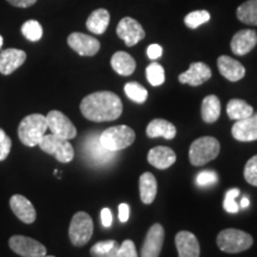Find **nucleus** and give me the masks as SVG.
<instances>
[{
	"instance_id": "22",
	"label": "nucleus",
	"mask_w": 257,
	"mask_h": 257,
	"mask_svg": "<svg viewBox=\"0 0 257 257\" xmlns=\"http://www.w3.org/2000/svg\"><path fill=\"white\" fill-rule=\"evenodd\" d=\"M147 136L150 138L163 137L166 140H173L176 136V127L170 121L157 118L148 124Z\"/></svg>"
},
{
	"instance_id": "36",
	"label": "nucleus",
	"mask_w": 257,
	"mask_h": 257,
	"mask_svg": "<svg viewBox=\"0 0 257 257\" xmlns=\"http://www.w3.org/2000/svg\"><path fill=\"white\" fill-rule=\"evenodd\" d=\"M218 176L212 170H204V172L199 173L197 176V184L200 187H205V186H210L217 184Z\"/></svg>"
},
{
	"instance_id": "29",
	"label": "nucleus",
	"mask_w": 257,
	"mask_h": 257,
	"mask_svg": "<svg viewBox=\"0 0 257 257\" xmlns=\"http://www.w3.org/2000/svg\"><path fill=\"white\" fill-rule=\"evenodd\" d=\"M119 244L115 240H101L91 248L92 257H117Z\"/></svg>"
},
{
	"instance_id": "5",
	"label": "nucleus",
	"mask_w": 257,
	"mask_h": 257,
	"mask_svg": "<svg viewBox=\"0 0 257 257\" xmlns=\"http://www.w3.org/2000/svg\"><path fill=\"white\" fill-rule=\"evenodd\" d=\"M135 131L130 126L126 125H117V126H111L99 136L100 143L106 149L111 152H119L125 148L130 147L135 142Z\"/></svg>"
},
{
	"instance_id": "12",
	"label": "nucleus",
	"mask_w": 257,
	"mask_h": 257,
	"mask_svg": "<svg viewBox=\"0 0 257 257\" xmlns=\"http://www.w3.org/2000/svg\"><path fill=\"white\" fill-rule=\"evenodd\" d=\"M165 240V229L159 223L154 224L144 239L141 257H159Z\"/></svg>"
},
{
	"instance_id": "10",
	"label": "nucleus",
	"mask_w": 257,
	"mask_h": 257,
	"mask_svg": "<svg viewBox=\"0 0 257 257\" xmlns=\"http://www.w3.org/2000/svg\"><path fill=\"white\" fill-rule=\"evenodd\" d=\"M10 248L19 256L41 257L47 255V248L36 239L25 236H12L9 240Z\"/></svg>"
},
{
	"instance_id": "21",
	"label": "nucleus",
	"mask_w": 257,
	"mask_h": 257,
	"mask_svg": "<svg viewBox=\"0 0 257 257\" xmlns=\"http://www.w3.org/2000/svg\"><path fill=\"white\" fill-rule=\"evenodd\" d=\"M176 161V154L174 150L168 147H156L153 148L148 153V162L157 169H167L173 166Z\"/></svg>"
},
{
	"instance_id": "27",
	"label": "nucleus",
	"mask_w": 257,
	"mask_h": 257,
	"mask_svg": "<svg viewBox=\"0 0 257 257\" xmlns=\"http://www.w3.org/2000/svg\"><path fill=\"white\" fill-rule=\"evenodd\" d=\"M226 112L230 119L240 120L246 117H250L253 113V108L251 105H249L248 102L242 100V99H231L227 102Z\"/></svg>"
},
{
	"instance_id": "33",
	"label": "nucleus",
	"mask_w": 257,
	"mask_h": 257,
	"mask_svg": "<svg viewBox=\"0 0 257 257\" xmlns=\"http://www.w3.org/2000/svg\"><path fill=\"white\" fill-rule=\"evenodd\" d=\"M211 19L210 12L206 10H199V11H193L185 17V24L189 29H197L200 25L207 23Z\"/></svg>"
},
{
	"instance_id": "13",
	"label": "nucleus",
	"mask_w": 257,
	"mask_h": 257,
	"mask_svg": "<svg viewBox=\"0 0 257 257\" xmlns=\"http://www.w3.org/2000/svg\"><path fill=\"white\" fill-rule=\"evenodd\" d=\"M68 46L81 56H94L100 49V43L96 38L81 32H73L69 35Z\"/></svg>"
},
{
	"instance_id": "6",
	"label": "nucleus",
	"mask_w": 257,
	"mask_h": 257,
	"mask_svg": "<svg viewBox=\"0 0 257 257\" xmlns=\"http://www.w3.org/2000/svg\"><path fill=\"white\" fill-rule=\"evenodd\" d=\"M93 229V220L91 216L86 212H76L72 218L69 225V239L75 246H83L89 242L92 238Z\"/></svg>"
},
{
	"instance_id": "41",
	"label": "nucleus",
	"mask_w": 257,
	"mask_h": 257,
	"mask_svg": "<svg viewBox=\"0 0 257 257\" xmlns=\"http://www.w3.org/2000/svg\"><path fill=\"white\" fill-rule=\"evenodd\" d=\"M118 210H119V214H118L119 220L121 223H126L128 219V214H130V207H128V205L120 204L119 207H118Z\"/></svg>"
},
{
	"instance_id": "43",
	"label": "nucleus",
	"mask_w": 257,
	"mask_h": 257,
	"mask_svg": "<svg viewBox=\"0 0 257 257\" xmlns=\"http://www.w3.org/2000/svg\"><path fill=\"white\" fill-rule=\"evenodd\" d=\"M249 199L246 198V197H244V198H242V200H240V206L239 207H242V208H246L249 206Z\"/></svg>"
},
{
	"instance_id": "11",
	"label": "nucleus",
	"mask_w": 257,
	"mask_h": 257,
	"mask_svg": "<svg viewBox=\"0 0 257 257\" xmlns=\"http://www.w3.org/2000/svg\"><path fill=\"white\" fill-rule=\"evenodd\" d=\"M118 37L124 41V43L127 47L136 46L138 42H141L146 37V32H144L142 25H141L136 19L131 17H125L119 22L117 25Z\"/></svg>"
},
{
	"instance_id": "32",
	"label": "nucleus",
	"mask_w": 257,
	"mask_h": 257,
	"mask_svg": "<svg viewBox=\"0 0 257 257\" xmlns=\"http://www.w3.org/2000/svg\"><path fill=\"white\" fill-rule=\"evenodd\" d=\"M22 34L27 40L37 42L43 36V29L37 21H28L22 25Z\"/></svg>"
},
{
	"instance_id": "2",
	"label": "nucleus",
	"mask_w": 257,
	"mask_h": 257,
	"mask_svg": "<svg viewBox=\"0 0 257 257\" xmlns=\"http://www.w3.org/2000/svg\"><path fill=\"white\" fill-rule=\"evenodd\" d=\"M48 130L46 115L34 113L27 115L18 126V137L27 147H36Z\"/></svg>"
},
{
	"instance_id": "39",
	"label": "nucleus",
	"mask_w": 257,
	"mask_h": 257,
	"mask_svg": "<svg viewBox=\"0 0 257 257\" xmlns=\"http://www.w3.org/2000/svg\"><path fill=\"white\" fill-rule=\"evenodd\" d=\"M162 47L159 44H150L147 49V55L150 60H157L159 57L162 56Z\"/></svg>"
},
{
	"instance_id": "17",
	"label": "nucleus",
	"mask_w": 257,
	"mask_h": 257,
	"mask_svg": "<svg viewBox=\"0 0 257 257\" xmlns=\"http://www.w3.org/2000/svg\"><path fill=\"white\" fill-rule=\"evenodd\" d=\"M10 206L16 217L25 224H32L36 220V210L31 201L21 194H15L10 199Z\"/></svg>"
},
{
	"instance_id": "37",
	"label": "nucleus",
	"mask_w": 257,
	"mask_h": 257,
	"mask_svg": "<svg viewBox=\"0 0 257 257\" xmlns=\"http://www.w3.org/2000/svg\"><path fill=\"white\" fill-rule=\"evenodd\" d=\"M11 147V138L5 134V131L3 128H0V161H4L10 155Z\"/></svg>"
},
{
	"instance_id": "25",
	"label": "nucleus",
	"mask_w": 257,
	"mask_h": 257,
	"mask_svg": "<svg viewBox=\"0 0 257 257\" xmlns=\"http://www.w3.org/2000/svg\"><path fill=\"white\" fill-rule=\"evenodd\" d=\"M110 24V14L107 10L98 9L93 11L86 21V27L95 35H102Z\"/></svg>"
},
{
	"instance_id": "45",
	"label": "nucleus",
	"mask_w": 257,
	"mask_h": 257,
	"mask_svg": "<svg viewBox=\"0 0 257 257\" xmlns=\"http://www.w3.org/2000/svg\"><path fill=\"white\" fill-rule=\"evenodd\" d=\"M41 257H55V256H47V255H44V256H41Z\"/></svg>"
},
{
	"instance_id": "15",
	"label": "nucleus",
	"mask_w": 257,
	"mask_h": 257,
	"mask_svg": "<svg viewBox=\"0 0 257 257\" xmlns=\"http://www.w3.org/2000/svg\"><path fill=\"white\" fill-rule=\"evenodd\" d=\"M212 70L206 63L194 62L189 66L187 72L180 74L179 81L181 83H187L189 86H200L211 79Z\"/></svg>"
},
{
	"instance_id": "31",
	"label": "nucleus",
	"mask_w": 257,
	"mask_h": 257,
	"mask_svg": "<svg viewBox=\"0 0 257 257\" xmlns=\"http://www.w3.org/2000/svg\"><path fill=\"white\" fill-rule=\"evenodd\" d=\"M147 79L152 86H161L166 80L163 67L160 63L153 62L147 67Z\"/></svg>"
},
{
	"instance_id": "24",
	"label": "nucleus",
	"mask_w": 257,
	"mask_h": 257,
	"mask_svg": "<svg viewBox=\"0 0 257 257\" xmlns=\"http://www.w3.org/2000/svg\"><path fill=\"white\" fill-rule=\"evenodd\" d=\"M157 194V181L152 173H143L140 178L141 200L146 205H150L155 200Z\"/></svg>"
},
{
	"instance_id": "19",
	"label": "nucleus",
	"mask_w": 257,
	"mask_h": 257,
	"mask_svg": "<svg viewBox=\"0 0 257 257\" xmlns=\"http://www.w3.org/2000/svg\"><path fill=\"white\" fill-rule=\"evenodd\" d=\"M217 63L219 73L225 79L229 80V81H239L245 75V68H244L243 64L238 62L237 60L232 59V57L226 55L219 56L218 57Z\"/></svg>"
},
{
	"instance_id": "8",
	"label": "nucleus",
	"mask_w": 257,
	"mask_h": 257,
	"mask_svg": "<svg viewBox=\"0 0 257 257\" xmlns=\"http://www.w3.org/2000/svg\"><path fill=\"white\" fill-rule=\"evenodd\" d=\"M99 136L100 135H96L94 133L88 135V137L85 141V144H83V152H85L86 156L88 157L91 162L99 166H105L114 161L117 154H115V152L106 149L100 143Z\"/></svg>"
},
{
	"instance_id": "34",
	"label": "nucleus",
	"mask_w": 257,
	"mask_h": 257,
	"mask_svg": "<svg viewBox=\"0 0 257 257\" xmlns=\"http://www.w3.org/2000/svg\"><path fill=\"white\" fill-rule=\"evenodd\" d=\"M244 179L248 184L257 187V155L252 156L244 167Z\"/></svg>"
},
{
	"instance_id": "38",
	"label": "nucleus",
	"mask_w": 257,
	"mask_h": 257,
	"mask_svg": "<svg viewBox=\"0 0 257 257\" xmlns=\"http://www.w3.org/2000/svg\"><path fill=\"white\" fill-rule=\"evenodd\" d=\"M117 257H138L136 246L131 239L124 240L118 249Z\"/></svg>"
},
{
	"instance_id": "35",
	"label": "nucleus",
	"mask_w": 257,
	"mask_h": 257,
	"mask_svg": "<svg viewBox=\"0 0 257 257\" xmlns=\"http://www.w3.org/2000/svg\"><path fill=\"white\" fill-rule=\"evenodd\" d=\"M239 189L233 188L230 189V191L226 192V195H225L224 199V210L229 213H237L239 211V205L237 204L236 199L239 195Z\"/></svg>"
},
{
	"instance_id": "18",
	"label": "nucleus",
	"mask_w": 257,
	"mask_h": 257,
	"mask_svg": "<svg viewBox=\"0 0 257 257\" xmlns=\"http://www.w3.org/2000/svg\"><path fill=\"white\" fill-rule=\"evenodd\" d=\"M179 257H200V245L195 234L189 231H180L175 236Z\"/></svg>"
},
{
	"instance_id": "20",
	"label": "nucleus",
	"mask_w": 257,
	"mask_h": 257,
	"mask_svg": "<svg viewBox=\"0 0 257 257\" xmlns=\"http://www.w3.org/2000/svg\"><path fill=\"white\" fill-rule=\"evenodd\" d=\"M27 60V54L19 49H6L0 53V73L10 75Z\"/></svg>"
},
{
	"instance_id": "4",
	"label": "nucleus",
	"mask_w": 257,
	"mask_h": 257,
	"mask_svg": "<svg viewBox=\"0 0 257 257\" xmlns=\"http://www.w3.org/2000/svg\"><path fill=\"white\" fill-rule=\"evenodd\" d=\"M252 237L249 233L237 229H225L218 233L217 244L221 251L238 253L251 248Z\"/></svg>"
},
{
	"instance_id": "40",
	"label": "nucleus",
	"mask_w": 257,
	"mask_h": 257,
	"mask_svg": "<svg viewBox=\"0 0 257 257\" xmlns=\"http://www.w3.org/2000/svg\"><path fill=\"white\" fill-rule=\"evenodd\" d=\"M101 223L105 227H110L112 225V213L110 208H102L101 210Z\"/></svg>"
},
{
	"instance_id": "23",
	"label": "nucleus",
	"mask_w": 257,
	"mask_h": 257,
	"mask_svg": "<svg viewBox=\"0 0 257 257\" xmlns=\"http://www.w3.org/2000/svg\"><path fill=\"white\" fill-rule=\"evenodd\" d=\"M111 66L117 74L121 76L131 75L136 69V61L125 51H117L111 59Z\"/></svg>"
},
{
	"instance_id": "30",
	"label": "nucleus",
	"mask_w": 257,
	"mask_h": 257,
	"mask_svg": "<svg viewBox=\"0 0 257 257\" xmlns=\"http://www.w3.org/2000/svg\"><path fill=\"white\" fill-rule=\"evenodd\" d=\"M124 92L130 100L137 104H143L148 99V91L138 82H127L124 86Z\"/></svg>"
},
{
	"instance_id": "26",
	"label": "nucleus",
	"mask_w": 257,
	"mask_h": 257,
	"mask_svg": "<svg viewBox=\"0 0 257 257\" xmlns=\"http://www.w3.org/2000/svg\"><path fill=\"white\" fill-rule=\"evenodd\" d=\"M221 105L220 100L217 95L205 96L201 102V117L205 123L212 124L218 120L220 115Z\"/></svg>"
},
{
	"instance_id": "3",
	"label": "nucleus",
	"mask_w": 257,
	"mask_h": 257,
	"mask_svg": "<svg viewBox=\"0 0 257 257\" xmlns=\"http://www.w3.org/2000/svg\"><path fill=\"white\" fill-rule=\"evenodd\" d=\"M220 144L214 137H200L195 140L189 148V162L199 167L211 162L219 155Z\"/></svg>"
},
{
	"instance_id": "9",
	"label": "nucleus",
	"mask_w": 257,
	"mask_h": 257,
	"mask_svg": "<svg viewBox=\"0 0 257 257\" xmlns=\"http://www.w3.org/2000/svg\"><path fill=\"white\" fill-rule=\"evenodd\" d=\"M48 128H50L51 134L59 136L64 140H73L78 135L76 127L70 121V119L66 114L60 111H50L48 115H46Z\"/></svg>"
},
{
	"instance_id": "16",
	"label": "nucleus",
	"mask_w": 257,
	"mask_h": 257,
	"mask_svg": "<svg viewBox=\"0 0 257 257\" xmlns=\"http://www.w3.org/2000/svg\"><path fill=\"white\" fill-rule=\"evenodd\" d=\"M257 44V34L255 30L245 29L240 30L231 40V50L234 55L243 56L249 54Z\"/></svg>"
},
{
	"instance_id": "14",
	"label": "nucleus",
	"mask_w": 257,
	"mask_h": 257,
	"mask_svg": "<svg viewBox=\"0 0 257 257\" xmlns=\"http://www.w3.org/2000/svg\"><path fill=\"white\" fill-rule=\"evenodd\" d=\"M231 134L234 140L239 142L257 141V113H252L244 119L236 120L231 128Z\"/></svg>"
},
{
	"instance_id": "1",
	"label": "nucleus",
	"mask_w": 257,
	"mask_h": 257,
	"mask_svg": "<svg viewBox=\"0 0 257 257\" xmlns=\"http://www.w3.org/2000/svg\"><path fill=\"white\" fill-rule=\"evenodd\" d=\"M80 110L88 120L95 123L111 121L118 119L123 113V102L112 92H95L82 99Z\"/></svg>"
},
{
	"instance_id": "44",
	"label": "nucleus",
	"mask_w": 257,
	"mask_h": 257,
	"mask_svg": "<svg viewBox=\"0 0 257 257\" xmlns=\"http://www.w3.org/2000/svg\"><path fill=\"white\" fill-rule=\"evenodd\" d=\"M2 47H3V37L0 36V48H2Z\"/></svg>"
},
{
	"instance_id": "28",
	"label": "nucleus",
	"mask_w": 257,
	"mask_h": 257,
	"mask_svg": "<svg viewBox=\"0 0 257 257\" xmlns=\"http://www.w3.org/2000/svg\"><path fill=\"white\" fill-rule=\"evenodd\" d=\"M237 18L244 24L257 27V0H246L238 6Z\"/></svg>"
},
{
	"instance_id": "42",
	"label": "nucleus",
	"mask_w": 257,
	"mask_h": 257,
	"mask_svg": "<svg viewBox=\"0 0 257 257\" xmlns=\"http://www.w3.org/2000/svg\"><path fill=\"white\" fill-rule=\"evenodd\" d=\"M11 5L16 6V8H30L34 4H36L37 0H8Z\"/></svg>"
},
{
	"instance_id": "7",
	"label": "nucleus",
	"mask_w": 257,
	"mask_h": 257,
	"mask_svg": "<svg viewBox=\"0 0 257 257\" xmlns=\"http://www.w3.org/2000/svg\"><path fill=\"white\" fill-rule=\"evenodd\" d=\"M38 147L48 155H53L61 163H69L75 155L74 148L68 140H64L53 134L44 135Z\"/></svg>"
}]
</instances>
